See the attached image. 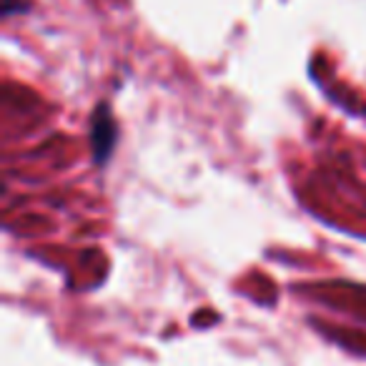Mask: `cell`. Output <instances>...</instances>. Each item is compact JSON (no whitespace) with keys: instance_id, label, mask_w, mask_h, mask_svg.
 <instances>
[{"instance_id":"obj_1","label":"cell","mask_w":366,"mask_h":366,"mask_svg":"<svg viewBox=\"0 0 366 366\" xmlns=\"http://www.w3.org/2000/svg\"><path fill=\"white\" fill-rule=\"evenodd\" d=\"M113 141H116V123H113L108 108L101 106L96 111V121H93V148H96L98 161H106L113 148Z\"/></svg>"}]
</instances>
